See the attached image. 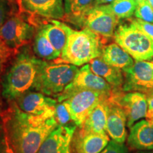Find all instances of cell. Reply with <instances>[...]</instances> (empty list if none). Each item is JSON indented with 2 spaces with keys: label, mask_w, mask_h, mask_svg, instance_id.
I'll return each mask as SVG.
<instances>
[{
  "label": "cell",
  "mask_w": 153,
  "mask_h": 153,
  "mask_svg": "<svg viewBox=\"0 0 153 153\" xmlns=\"http://www.w3.org/2000/svg\"><path fill=\"white\" fill-rule=\"evenodd\" d=\"M6 133L15 153H37L45 139L58 126L55 117L46 118L23 111L10 101L1 115Z\"/></svg>",
  "instance_id": "obj_1"
},
{
  "label": "cell",
  "mask_w": 153,
  "mask_h": 153,
  "mask_svg": "<svg viewBox=\"0 0 153 153\" xmlns=\"http://www.w3.org/2000/svg\"><path fill=\"white\" fill-rule=\"evenodd\" d=\"M41 60L27 48L18 53L1 76V95L6 100L14 101L33 89Z\"/></svg>",
  "instance_id": "obj_2"
},
{
  "label": "cell",
  "mask_w": 153,
  "mask_h": 153,
  "mask_svg": "<svg viewBox=\"0 0 153 153\" xmlns=\"http://www.w3.org/2000/svg\"><path fill=\"white\" fill-rule=\"evenodd\" d=\"M103 48L101 36L98 34L87 28L80 30L71 28L60 57L55 62L82 66L93 59L101 57Z\"/></svg>",
  "instance_id": "obj_3"
},
{
  "label": "cell",
  "mask_w": 153,
  "mask_h": 153,
  "mask_svg": "<svg viewBox=\"0 0 153 153\" xmlns=\"http://www.w3.org/2000/svg\"><path fill=\"white\" fill-rule=\"evenodd\" d=\"M77 66L65 62H50L41 60L33 90L49 97H57L73 80Z\"/></svg>",
  "instance_id": "obj_4"
},
{
  "label": "cell",
  "mask_w": 153,
  "mask_h": 153,
  "mask_svg": "<svg viewBox=\"0 0 153 153\" xmlns=\"http://www.w3.org/2000/svg\"><path fill=\"white\" fill-rule=\"evenodd\" d=\"M114 37L116 43L135 60H153V41L133 20L120 24Z\"/></svg>",
  "instance_id": "obj_5"
},
{
  "label": "cell",
  "mask_w": 153,
  "mask_h": 153,
  "mask_svg": "<svg viewBox=\"0 0 153 153\" xmlns=\"http://www.w3.org/2000/svg\"><path fill=\"white\" fill-rule=\"evenodd\" d=\"M118 22V19L113 13L109 4H102L94 6L71 24L107 38L114 36Z\"/></svg>",
  "instance_id": "obj_6"
},
{
  "label": "cell",
  "mask_w": 153,
  "mask_h": 153,
  "mask_svg": "<svg viewBox=\"0 0 153 153\" xmlns=\"http://www.w3.org/2000/svg\"><path fill=\"white\" fill-rule=\"evenodd\" d=\"M56 97L57 102L68 101L73 123L79 128L94 108L101 100L110 97L89 89H79L70 93H61Z\"/></svg>",
  "instance_id": "obj_7"
},
{
  "label": "cell",
  "mask_w": 153,
  "mask_h": 153,
  "mask_svg": "<svg viewBox=\"0 0 153 153\" xmlns=\"http://www.w3.org/2000/svg\"><path fill=\"white\" fill-rule=\"evenodd\" d=\"M124 92L137 91L145 94L153 92V61H137L123 70Z\"/></svg>",
  "instance_id": "obj_8"
},
{
  "label": "cell",
  "mask_w": 153,
  "mask_h": 153,
  "mask_svg": "<svg viewBox=\"0 0 153 153\" xmlns=\"http://www.w3.org/2000/svg\"><path fill=\"white\" fill-rule=\"evenodd\" d=\"M35 34L33 24L16 14L8 17L0 28V38L16 51L27 45Z\"/></svg>",
  "instance_id": "obj_9"
},
{
  "label": "cell",
  "mask_w": 153,
  "mask_h": 153,
  "mask_svg": "<svg viewBox=\"0 0 153 153\" xmlns=\"http://www.w3.org/2000/svg\"><path fill=\"white\" fill-rule=\"evenodd\" d=\"M114 101L122 107L127 118V127L130 129L138 120L145 118L148 112V99L144 93L123 90L114 91L111 96Z\"/></svg>",
  "instance_id": "obj_10"
},
{
  "label": "cell",
  "mask_w": 153,
  "mask_h": 153,
  "mask_svg": "<svg viewBox=\"0 0 153 153\" xmlns=\"http://www.w3.org/2000/svg\"><path fill=\"white\" fill-rule=\"evenodd\" d=\"M23 111L27 114L51 118L55 117L57 99L51 98L39 91L29 90L14 101Z\"/></svg>",
  "instance_id": "obj_11"
},
{
  "label": "cell",
  "mask_w": 153,
  "mask_h": 153,
  "mask_svg": "<svg viewBox=\"0 0 153 153\" xmlns=\"http://www.w3.org/2000/svg\"><path fill=\"white\" fill-rule=\"evenodd\" d=\"M79 89H89L108 97H111L114 91V88L106 80L91 70L89 64L82 65L78 69L73 80L62 93H70Z\"/></svg>",
  "instance_id": "obj_12"
},
{
  "label": "cell",
  "mask_w": 153,
  "mask_h": 153,
  "mask_svg": "<svg viewBox=\"0 0 153 153\" xmlns=\"http://www.w3.org/2000/svg\"><path fill=\"white\" fill-rule=\"evenodd\" d=\"M76 128L75 124L57 126L45 139L37 153H74L72 140Z\"/></svg>",
  "instance_id": "obj_13"
},
{
  "label": "cell",
  "mask_w": 153,
  "mask_h": 153,
  "mask_svg": "<svg viewBox=\"0 0 153 153\" xmlns=\"http://www.w3.org/2000/svg\"><path fill=\"white\" fill-rule=\"evenodd\" d=\"M22 11L32 15L52 19L65 17L63 0H18Z\"/></svg>",
  "instance_id": "obj_14"
},
{
  "label": "cell",
  "mask_w": 153,
  "mask_h": 153,
  "mask_svg": "<svg viewBox=\"0 0 153 153\" xmlns=\"http://www.w3.org/2000/svg\"><path fill=\"white\" fill-rule=\"evenodd\" d=\"M127 118L122 107L111 98H108L106 133L113 140L124 143L127 139Z\"/></svg>",
  "instance_id": "obj_15"
},
{
  "label": "cell",
  "mask_w": 153,
  "mask_h": 153,
  "mask_svg": "<svg viewBox=\"0 0 153 153\" xmlns=\"http://www.w3.org/2000/svg\"><path fill=\"white\" fill-rule=\"evenodd\" d=\"M108 134L85 133L81 129L74 132L72 140L74 153H100L110 142Z\"/></svg>",
  "instance_id": "obj_16"
},
{
  "label": "cell",
  "mask_w": 153,
  "mask_h": 153,
  "mask_svg": "<svg viewBox=\"0 0 153 153\" xmlns=\"http://www.w3.org/2000/svg\"><path fill=\"white\" fill-rule=\"evenodd\" d=\"M127 145L131 150H153V125L145 120H139L130 128Z\"/></svg>",
  "instance_id": "obj_17"
},
{
  "label": "cell",
  "mask_w": 153,
  "mask_h": 153,
  "mask_svg": "<svg viewBox=\"0 0 153 153\" xmlns=\"http://www.w3.org/2000/svg\"><path fill=\"white\" fill-rule=\"evenodd\" d=\"M91 70L104 79L115 91H121L124 82V74L121 69L116 68L105 62L101 57L89 62Z\"/></svg>",
  "instance_id": "obj_18"
},
{
  "label": "cell",
  "mask_w": 153,
  "mask_h": 153,
  "mask_svg": "<svg viewBox=\"0 0 153 153\" xmlns=\"http://www.w3.org/2000/svg\"><path fill=\"white\" fill-rule=\"evenodd\" d=\"M109 98V97H108ZM108 98L101 100L91 111L79 129L85 133L107 134L106 121Z\"/></svg>",
  "instance_id": "obj_19"
},
{
  "label": "cell",
  "mask_w": 153,
  "mask_h": 153,
  "mask_svg": "<svg viewBox=\"0 0 153 153\" xmlns=\"http://www.w3.org/2000/svg\"><path fill=\"white\" fill-rule=\"evenodd\" d=\"M39 28L43 30L57 52L61 55L68 42L71 28L56 19H52L48 24L41 25Z\"/></svg>",
  "instance_id": "obj_20"
},
{
  "label": "cell",
  "mask_w": 153,
  "mask_h": 153,
  "mask_svg": "<svg viewBox=\"0 0 153 153\" xmlns=\"http://www.w3.org/2000/svg\"><path fill=\"white\" fill-rule=\"evenodd\" d=\"M101 58L106 62L122 70L132 66L133 58L117 43H111L103 48Z\"/></svg>",
  "instance_id": "obj_21"
},
{
  "label": "cell",
  "mask_w": 153,
  "mask_h": 153,
  "mask_svg": "<svg viewBox=\"0 0 153 153\" xmlns=\"http://www.w3.org/2000/svg\"><path fill=\"white\" fill-rule=\"evenodd\" d=\"M33 48L36 56L43 60H55L60 56L41 28L35 34Z\"/></svg>",
  "instance_id": "obj_22"
},
{
  "label": "cell",
  "mask_w": 153,
  "mask_h": 153,
  "mask_svg": "<svg viewBox=\"0 0 153 153\" xmlns=\"http://www.w3.org/2000/svg\"><path fill=\"white\" fill-rule=\"evenodd\" d=\"M94 6L95 0H64V19L72 23Z\"/></svg>",
  "instance_id": "obj_23"
},
{
  "label": "cell",
  "mask_w": 153,
  "mask_h": 153,
  "mask_svg": "<svg viewBox=\"0 0 153 153\" xmlns=\"http://www.w3.org/2000/svg\"><path fill=\"white\" fill-rule=\"evenodd\" d=\"M113 13L118 19H129L133 16L136 10V0H115L109 4Z\"/></svg>",
  "instance_id": "obj_24"
},
{
  "label": "cell",
  "mask_w": 153,
  "mask_h": 153,
  "mask_svg": "<svg viewBox=\"0 0 153 153\" xmlns=\"http://www.w3.org/2000/svg\"><path fill=\"white\" fill-rule=\"evenodd\" d=\"M55 118L58 126H69L71 125V122L73 123L68 103L66 100L57 102L55 106Z\"/></svg>",
  "instance_id": "obj_25"
},
{
  "label": "cell",
  "mask_w": 153,
  "mask_h": 153,
  "mask_svg": "<svg viewBox=\"0 0 153 153\" xmlns=\"http://www.w3.org/2000/svg\"><path fill=\"white\" fill-rule=\"evenodd\" d=\"M17 51L9 47L2 39L0 38V77L11 59L16 54Z\"/></svg>",
  "instance_id": "obj_26"
},
{
  "label": "cell",
  "mask_w": 153,
  "mask_h": 153,
  "mask_svg": "<svg viewBox=\"0 0 153 153\" xmlns=\"http://www.w3.org/2000/svg\"><path fill=\"white\" fill-rule=\"evenodd\" d=\"M134 15L137 19L153 24V9L148 0H144L141 2L137 3Z\"/></svg>",
  "instance_id": "obj_27"
},
{
  "label": "cell",
  "mask_w": 153,
  "mask_h": 153,
  "mask_svg": "<svg viewBox=\"0 0 153 153\" xmlns=\"http://www.w3.org/2000/svg\"><path fill=\"white\" fill-rule=\"evenodd\" d=\"M0 153H15L6 133L2 121L0 128Z\"/></svg>",
  "instance_id": "obj_28"
},
{
  "label": "cell",
  "mask_w": 153,
  "mask_h": 153,
  "mask_svg": "<svg viewBox=\"0 0 153 153\" xmlns=\"http://www.w3.org/2000/svg\"><path fill=\"white\" fill-rule=\"evenodd\" d=\"M100 153H128V150L124 143H119L111 140L108 145Z\"/></svg>",
  "instance_id": "obj_29"
},
{
  "label": "cell",
  "mask_w": 153,
  "mask_h": 153,
  "mask_svg": "<svg viewBox=\"0 0 153 153\" xmlns=\"http://www.w3.org/2000/svg\"><path fill=\"white\" fill-rule=\"evenodd\" d=\"M133 22L136 24L140 29L142 30L144 33L148 36L153 41V24L148 23L140 19H134Z\"/></svg>",
  "instance_id": "obj_30"
},
{
  "label": "cell",
  "mask_w": 153,
  "mask_h": 153,
  "mask_svg": "<svg viewBox=\"0 0 153 153\" xmlns=\"http://www.w3.org/2000/svg\"><path fill=\"white\" fill-rule=\"evenodd\" d=\"M9 4L7 0H0V28L4 24L9 15Z\"/></svg>",
  "instance_id": "obj_31"
},
{
  "label": "cell",
  "mask_w": 153,
  "mask_h": 153,
  "mask_svg": "<svg viewBox=\"0 0 153 153\" xmlns=\"http://www.w3.org/2000/svg\"><path fill=\"white\" fill-rule=\"evenodd\" d=\"M147 95L148 99V112H147L145 118L150 124L153 125V92L148 94Z\"/></svg>",
  "instance_id": "obj_32"
},
{
  "label": "cell",
  "mask_w": 153,
  "mask_h": 153,
  "mask_svg": "<svg viewBox=\"0 0 153 153\" xmlns=\"http://www.w3.org/2000/svg\"><path fill=\"white\" fill-rule=\"evenodd\" d=\"M115 0H95V5H102L107 4H111Z\"/></svg>",
  "instance_id": "obj_33"
},
{
  "label": "cell",
  "mask_w": 153,
  "mask_h": 153,
  "mask_svg": "<svg viewBox=\"0 0 153 153\" xmlns=\"http://www.w3.org/2000/svg\"><path fill=\"white\" fill-rule=\"evenodd\" d=\"M136 153H153L152 150H146V151H137Z\"/></svg>",
  "instance_id": "obj_34"
},
{
  "label": "cell",
  "mask_w": 153,
  "mask_h": 153,
  "mask_svg": "<svg viewBox=\"0 0 153 153\" xmlns=\"http://www.w3.org/2000/svg\"><path fill=\"white\" fill-rule=\"evenodd\" d=\"M148 2L150 3V4L151 7H152V8L153 9V0H148Z\"/></svg>",
  "instance_id": "obj_35"
},
{
  "label": "cell",
  "mask_w": 153,
  "mask_h": 153,
  "mask_svg": "<svg viewBox=\"0 0 153 153\" xmlns=\"http://www.w3.org/2000/svg\"><path fill=\"white\" fill-rule=\"evenodd\" d=\"M144 1V0H136V1L137 3H139V2H141V1Z\"/></svg>",
  "instance_id": "obj_36"
},
{
  "label": "cell",
  "mask_w": 153,
  "mask_h": 153,
  "mask_svg": "<svg viewBox=\"0 0 153 153\" xmlns=\"http://www.w3.org/2000/svg\"><path fill=\"white\" fill-rule=\"evenodd\" d=\"M1 116H0V128H1Z\"/></svg>",
  "instance_id": "obj_37"
},
{
  "label": "cell",
  "mask_w": 153,
  "mask_h": 153,
  "mask_svg": "<svg viewBox=\"0 0 153 153\" xmlns=\"http://www.w3.org/2000/svg\"><path fill=\"white\" fill-rule=\"evenodd\" d=\"M7 1H13V0H7Z\"/></svg>",
  "instance_id": "obj_38"
}]
</instances>
